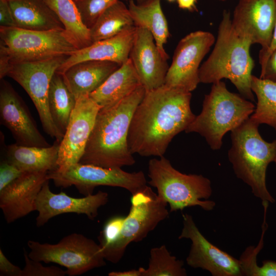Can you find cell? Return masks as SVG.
Wrapping results in <instances>:
<instances>
[{"label":"cell","mask_w":276,"mask_h":276,"mask_svg":"<svg viewBox=\"0 0 276 276\" xmlns=\"http://www.w3.org/2000/svg\"><path fill=\"white\" fill-rule=\"evenodd\" d=\"M191 92L167 86L149 91L136 107L130 123L128 145L142 156H164L173 137L185 131L196 116Z\"/></svg>","instance_id":"cell-1"},{"label":"cell","mask_w":276,"mask_h":276,"mask_svg":"<svg viewBox=\"0 0 276 276\" xmlns=\"http://www.w3.org/2000/svg\"><path fill=\"white\" fill-rule=\"evenodd\" d=\"M146 90L142 85L118 103L101 108L79 163L105 168H121L135 163L128 145L134 112Z\"/></svg>","instance_id":"cell-2"},{"label":"cell","mask_w":276,"mask_h":276,"mask_svg":"<svg viewBox=\"0 0 276 276\" xmlns=\"http://www.w3.org/2000/svg\"><path fill=\"white\" fill-rule=\"evenodd\" d=\"M251 43L234 29L229 11L224 10L214 49L200 66V83H214L225 78L241 96L255 101L251 88L254 61L250 54Z\"/></svg>","instance_id":"cell-3"},{"label":"cell","mask_w":276,"mask_h":276,"mask_svg":"<svg viewBox=\"0 0 276 276\" xmlns=\"http://www.w3.org/2000/svg\"><path fill=\"white\" fill-rule=\"evenodd\" d=\"M259 126L249 118L231 131L228 158L236 176L250 187L255 197L273 203L275 199L267 189L266 178L268 165L276 162V139L265 141Z\"/></svg>","instance_id":"cell-4"},{"label":"cell","mask_w":276,"mask_h":276,"mask_svg":"<svg viewBox=\"0 0 276 276\" xmlns=\"http://www.w3.org/2000/svg\"><path fill=\"white\" fill-rule=\"evenodd\" d=\"M255 108L252 101L229 91L224 82L218 81L205 95L201 112L185 132L199 133L212 149L218 150L223 136L248 119Z\"/></svg>","instance_id":"cell-5"},{"label":"cell","mask_w":276,"mask_h":276,"mask_svg":"<svg viewBox=\"0 0 276 276\" xmlns=\"http://www.w3.org/2000/svg\"><path fill=\"white\" fill-rule=\"evenodd\" d=\"M149 183L169 205L170 212L198 206L212 211L216 203L208 200L212 194L211 182L202 175L186 174L175 169L164 156L148 163Z\"/></svg>","instance_id":"cell-6"},{"label":"cell","mask_w":276,"mask_h":276,"mask_svg":"<svg viewBox=\"0 0 276 276\" xmlns=\"http://www.w3.org/2000/svg\"><path fill=\"white\" fill-rule=\"evenodd\" d=\"M167 204L148 186L132 195L130 211L119 237L111 245L101 250L105 260L119 262L130 243L143 240L168 217Z\"/></svg>","instance_id":"cell-7"},{"label":"cell","mask_w":276,"mask_h":276,"mask_svg":"<svg viewBox=\"0 0 276 276\" xmlns=\"http://www.w3.org/2000/svg\"><path fill=\"white\" fill-rule=\"evenodd\" d=\"M0 42L12 63L68 56L78 50L64 29L39 31L0 26Z\"/></svg>","instance_id":"cell-8"},{"label":"cell","mask_w":276,"mask_h":276,"mask_svg":"<svg viewBox=\"0 0 276 276\" xmlns=\"http://www.w3.org/2000/svg\"><path fill=\"white\" fill-rule=\"evenodd\" d=\"M27 245L30 259L64 266L69 276L81 275L106 265L99 244L81 234H69L56 244L29 240Z\"/></svg>","instance_id":"cell-9"},{"label":"cell","mask_w":276,"mask_h":276,"mask_svg":"<svg viewBox=\"0 0 276 276\" xmlns=\"http://www.w3.org/2000/svg\"><path fill=\"white\" fill-rule=\"evenodd\" d=\"M67 57L12 63L7 75L25 90L36 108L43 130L59 143L61 142L64 134L57 129L52 119L48 94L53 76Z\"/></svg>","instance_id":"cell-10"},{"label":"cell","mask_w":276,"mask_h":276,"mask_svg":"<svg viewBox=\"0 0 276 276\" xmlns=\"http://www.w3.org/2000/svg\"><path fill=\"white\" fill-rule=\"evenodd\" d=\"M48 178L57 187L65 188L74 186L84 196L93 194L95 188L100 186L122 188L132 195L147 186L142 171L130 173L121 168H105L80 163L71 166L64 172L50 171Z\"/></svg>","instance_id":"cell-11"},{"label":"cell","mask_w":276,"mask_h":276,"mask_svg":"<svg viewBox=\"0 0 276 276\" xmlns=\"http://www.w3.org/2000/svg\"><path fill=\"white\" fill-rule=\"evenodd\" d=\"M215 42L210 32H191L178 42L169 67L165 84L192 92L200 83L199 70L203 58Z\"/></svg>","instance_id":"cell-12"},{"label":"cell","mask_w":276,"mask_h":276,"mask_svg":"<svg viewBox=\"0 0 276 276\" xmlns=\"http://www.w3.org/2000/svg\"><path fill=\"white\" fill-rule=\"evenodd\" d=\"M182 218L183 227L178 239L186 238L191 241L186 258L189 266L208 271L213 276H242L239 259L208 241L191 215L182 214Z\"/></svg>","instance_id":"cell-13"},{"label":"cell","mask_w":276,"mask_h":276,"mask_svg":"<svg viewBox=\"0 0 276 276\" xmlns=\"http://www.w3.org/2000/svg\"><path fill=\"white\" fill-rule=\"evenodd\" d=\"M100 108L88 95L76 99L67 128L59 144L58 168L55 170L64 172L79 162Z\"/></svg>","instance_id":"cell-14"},{"label":"cell","mask_w":276,"mask_h":276,"mask_svg":"<svg viewBox=\"0 0 276 276\" xmlns=\"http://www.w3.org/2000/svg\"><path fill=\"white\" fill-rule=\"evenodd\" d=\"M0 120L1 124L10 130L16 143L26 146H51L39 131L22 98L4 79L0 84Z\"/></svg>","instance_id":"cell-15"},{"label":"cell","mask_w":276,"mask_h":276,"mask_svg":"<svg viewBox=\"0 0 276 276\" xmlns=\"http://www.w3.org/2000/svg\"><path fill=\"white\" fill-rule=\"evenodd\" d=\"M276 20V0H239L232 22L236 32L251 44L268 48Z\"/></svg>","instance_id":"cell-16"},{"label":"cell","mask_w":276,"mask_h":276,"mask_svg":"<svg viewBox=\"0 0 276 276\" xmlns=\"http://www.w3.org/2000/svg\"><path fill=\"white\" fill-rule=\"evenodd\" d=\"M49 180L43 185L36 201L38 227L44 225L54 217L65 213L84 214L94 220L98 216L99 209L108 202V193L102 191L82 198H74L63 192L54 193L50 190Z\"/></svg>","instance_id":"cell-17"},{"label":"cell","mask_w":276,"mask_h":276,"mask_svg":"<svg viewBox=\"0 0 276 276\" xmlns=\"http://www.w3.org/2000/svg\"><path fill=\"white\" fill-rule=\"evenodd\" d=\"M129 58L146 91L165 84L169 66L146 29L136 27Z\"/></svg>","instance_id":"cell-18"},{"label":"cell","mask_w":276,"mask_h":276,"mask_svg":"<svg viewBox=\"0 0 276 276\" xmlns=\"http://www.w3.org/2000/svg\"><path fill=\"white\" fill-rule=\"evenodd\" d=\"M47 172H25L0 191V208L8 223L35 211V203Z\"/></svg>","instance_id":"cell-19"},{"label":"cell","mask_w":276,"mask_h":276,"mask_svg":"<svg viewBox=\"0 0 276 276\" xmlns=\"http://www.w3.org/2000/svg\"><path fill=\"white\" fill-rule=\"evenodd\" d=\"M136 27L129 26L117 35L79 49L67 56L56 72L62 74L72 65L87 60L109 61L121 65L129 56Z\"/></svg>","instance_id":"cell-20"},{"label":"cell","mask_w":276,"mask_h":276,"mask_svg":"<svg viewBox=\"0 0 276 276\" xmlns=\"http://www.w3.org/2000/svg\"><path fill=\"white\" fill-rule=\"evenodd\" d=\"M120 66L109 61L87 60L72 65L61 75L77 99L96 90Z\"/></svg>","instance_id":"cell-21"},{"label":"cell","mask_w":276,"mask_h":276,"mask_svg":"<svg viewBox=\"0 0 276 276\" xmlns=\"http://www.w3.org/2000/svg\"><path fill=\"white\" fill-rule=\"evenodd\" d=\"M59 144L55 141L44 147L9 145L5 147V159L25 172L48 173L58 168Z\"/></svg>","instance_id":"cell-22"},{"label":"cell","mask_w":276,"mask_h":276,"mask_svg":"<svg viewBox=\"0 0 276 276\" xmlns=\"http://www.w3.org/2000/svg\"><path fill=\"white\" fill-rule=\"evenodd\" d=\"M140 85L139 77L129 58L89 96L101 108L107 107L118 103Z\"/></svg>","instance_id":"cell-23"},{"label":"cell","mask_w":276,"mask_h":276,"mask_svg":"<svg viewBox=\"0 0 276 276\" xmlns=\"http://www.w3.org/2000/svg\"><path fill=\"white\" fill-rule=\"evenodd\" d=\"M16 27L33 31L63 29V26L44 0H8Z\"/></svg>","instance_id":"cell-24"},{"label":"cell","mask_w":276,"mask_h":276,"mask_svg":"<svg viewBox=\"0 0 276 276\" xmlns=\"http://www.w3.org/2000/svg\"><path fill=\"white\" fill-rule=\"evenodd\" d=\"M128 7L134 26L144 28L151 33L160 53L167 60L169 56L164 45L170 33L161 0H147L140 4L129 0Z\"/></svg>","instance_id":"cell-25"},{"label":"cell","mask_w":276,"mask_h":276,"mask_svg":"<svg viewBox=\"0 0 276 276\" xmlns=\"http://www.w3.org/2000/svg\"><path fill=\"white\" fill-rule=\"evenodd\" d=\"M57 15L77 49L91 45L90 29L83 23L74 0H44Z\"/></svg>","instance_id":"cell-26"},{"label":"cell","mask_w":276,"mask_h":276,"mask_svg":"<svg viewBox=\"0 0 276 276\" xmlns=\"http://www.w3.org/2000/svg\"><path fill=\"white\" fill-rule=\"evenodd\" d=\"M76 103V99L66 85L62 75L56 72L50 84L48 104L53 122L63 134Z\"/></svg>","instance_id":"cell-27"},{"label":"cell","mask_w":276,"mask_h":276,"mask_svg":"<svg viewBox=\"0 0 276 276\" xmlns=\"http://www.w3.org/2000/svg\"><path fill=\"white\" fill-rule=\"evenodd\" d=\"M134 25L128 6L118 0L100 15L89 29L91 41L94 43L111 38Z\"/></svg>","instance_id":"cell-28"},{"label":"cell","mask_w":276,"mask_h":276,"mask_svg":"<svg viewBox=\"0 0 276 276\" xmlns=\"http://www.w3.org/2000/svg\"><path fill=\"white\" fill-rule=\"evenodd\" d=\"M251 88L257 103L250 119L259 125L265 124L276 131V82L252 75Z\"/></svg>","instance_id":"cell-29"},{"label":"cell","mask_w":276,"mask_h":276,"mask_svg":"<svg viewBox=\"0 0 276 276\" xmlns=\"http://www.w3.org/2000/svg\"><path fill=\"white\" fill-rule=\"evenodd\" d=\"M184 262L172 256L165 245L151 249L148 266L143 276H186Z\"/></svg>","instance_id":"cell-30"},{"label":"cell","mask_w":276,"mask_h":276,"mask_svg":"<svg viewBox=\"0 0 276 276\" xmlns=\"http://www.w3.org/2000/svg\"><path fill=\"white\" fill-rule=\"evenodd\" d=\"M268 201L262 202L264 207V221L262 224V233L260 240L256 247H247L241 255L239 261L242 275L245 276H276V262L266 260L263 265L257 264V256L263 247V237L267 228L266 221V212L268 206Z\"/></svg>","instance_id":"cell-31"},{"label":"cell","mask_w":276,"mask_h":276,"mask_svg":"<svg viewBox=\"0 0 276 276\" xmlns=\"http://www.w3.org/2000/svg\"><path fill=\"white\" fill-rule=\"evenodd\" d=\"M118 0H74L84 25L89 29L100 15Z\"/></svg>","instance_id":"cell-32"},{"label":"cell","mask_w":276,"mask_h":276,"mask_svg":"<svg viewBox=\"0 0 276 276\" xmlns=\"http://www.w3.org/2000/svg\"><path fill=\"white\" fill-rule=\"evenodd\" d=\"M125 217L117 216L111 217L105 223L98 237L101 249L106 248L118 239Z\"/></svg>","instance_id":"cell-33"},{"label":"cell","mask_w":276,"mask_h":276,"mask_svg":"<svg viewBox=\"0 0 276 276\" xmlns=\"http://www.w3.org/2000/svg\"><path fill=\"white\" fill-rule=\"evenodd\" d=\"M25 265L22 269V276H64L66 271L57 266H44L40 261L30 259L24 252Z\"/></svg>","instance_id":"cell-34"},{"label":"cell","mask_w":276,"mask_h":276,"mask_svg":"<svg viewBox=\"0 0 276 276\" xmlns=\"http://www.w3.org/2000/svg\"><path fill=\"white\" fill-rule=\"evenodd\" d=\"M23 172L7 160L3 159L0 164V191L20 176Z\"/></svg>","instance_id":"cell-35"},{"label":"cell","mask_w":276,"mask_h":276,"mask_svg":"<svg viewBox=\"0 0 276 276\" xmlns=\"http://www.w3.org/2000/svg\"><path fill=\"white\" fill-rule=\"evenodd\" d=\"M0 275L6 276H22V269L13 264L0 249Z\"/></svg>","instance_id":"cell-36"},{"label":"cell","mask_w":276,"mask_h":276,"mask_svg":"<svg viewBox=\"0 0 276 276\" xmlns=\"http://www.w3.org/2000/svg\"><path fill=\"white\" fill-rule=\"evenodd\" d=\"M0 26L16 27L15 22L8 0H0Z\"/></svg>","instance_id":"cell-37"},{"label":"cell","mask_w":276,"mask_h":276,"mask_svg":"<svg viewBox=\"0 0 276 276\" xmlns=\"http://www.w3.org/2000/svg\"><path fill=\"white\" fill-rule=\"evenodd\" d=\"M260 78L276 82V49L270 54Z\"/></svg>","instance_id":"cell-38"},{"label":"cell","mask_w":276,"mask_h":276,"mask_svg":"<svg viewBox=\"0 0 276 276\" xmlns=\"http://www.w3.org/2000/svg\"><path fill=\"white\" fill-rule=\"evenodd\" d=\"M12 64L10 57L5 45L0 42V79L7 76Z\"/></svg>","instance_id":"cell-39"},{"label":"cell","mask_w":276,"mask_h":276,"mask_svg":"<svg viewBox=\"0 0 276 276\" xmlns=\"http://www.w3.org/2000/svg\"><path fill=\"white\" fill-rule=\"evenodd\" d=\"M276 49V20L273 28L272 37L268 49L263 53H259V63L261 71L262 70L270 54Z\"/></svg>","instance_id":"cell-40"},{"label":"cell","mask_w":276,"mask_h":276,"mask_svg":"<svg viewBox=\"0 0 276 276\" xmlns=\"http://www.w3.org/2000/svg\"><path fill=\"white\" fill-rule=\"evenodd\" d=\"M143 267H140L138 269H132L125 271H111L108 274L109 276H143Z\"/></svg>","instance_id":"cell-41"},{"label":"cell","mask_w":276,"mask_h":276,"mask_svg":"<svg viewBox=\"0 0 276 276\" xmlns=\"http://www.w3.org/2000/svg\"><path fill=\"white\" fill-rule=\"evenodd\" d=\"M176 1L180 9L189 11L197 10V0H176Z\"/></svg>","instance_id":"cell-42"},{"label":"cell","mask_w":276,"mask_h":276,"mask_svg":"<svg viewBox=\"0 0 276 276\" xmlns=\"http://www.w3.org/2000/svg\"><path fill=\"white\" fill-rule=\"evenodd\" d=\"M133 1H134V2H135L137 3L140 4V3H143V2H145V1H146L147 0H133Z\"/></svg>","instance_id":"cell-43"},{"label":"cell","mask_w":276,"mask_h":276,"mask_svg":"<svg viewBox=\"0 0 276 276\" xmlns=\"http://www.w3.org/2000/svg\"><path fill=\"white\" fill-rule=\"evenodd\" d=\"M167 1L170 3H172L176 1V0H167Z\"/></svg>","instance_id":"cell-44"},{"label":"cell","mask_w":276,"mask_h":276,"mask_svg":"<svg viewBox=\"0 0 276 276\" xmlns=\"http://www.w3.org/2000/svg\"><path fill=\"white\" fill-rule=\"evenodd\" d=\"M219 1H225L226 0H219Z\"/></svg>","instance_id":"cell-45"},{"label":"cell","mask_w":276,"mask_h":276,"mask_svg":"<svg viewBox=\"0 0 276 276\" xmlns=\"http://www.w3.org/2000/svg\"><path fill=\"white\" fill-rule=\"evenodd\" d=\"M275 169H276V162H275Z\"/></svg>","instance_id":"cell-46"}]
</instances>
